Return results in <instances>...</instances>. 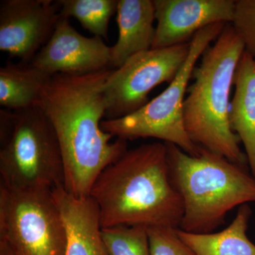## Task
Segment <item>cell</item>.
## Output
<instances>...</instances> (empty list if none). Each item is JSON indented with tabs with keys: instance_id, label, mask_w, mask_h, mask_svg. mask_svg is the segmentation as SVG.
<instances>
[{
	"instance_id": "obj_15",
	"label": "cell",
	"mask_w": 255,
	"mask_h": 255,
	"mask_svg": "<svg viewBox=\"0 0 255 255\" xmlns=\"http://www.w3.org/2000/svg\"><path fill=\"white\" fill-rule=\"evenodd\" d=\"M252 215L250 206L243 204L233 222L222 231L193 233L178 228L176 233L196 255H255V245L247 236Z\"/></svg>"
},
{
	"instance_id": "obj_5",
	"label": "cell",
	"mask_w": 255,
	"mask_h": 255,
	"mask_svg": "<svg viewBox=\"0 0 255 255\" xmlns=\"http://www.w3.org/2000/svg\"><path fill=\"white\" fill-rule=\"evenodd\" d=\"M0 184L11 189L63 187L59 142L38 105L0 111Z\"/></svg>"
},
{
	"instance_id": "obj_19",
	"label": "cell",
	"mask_w": 255,
	"mask_h": 255,
	"mask_svg": "<svg viewBox=\"0 0 255 255\" xmlns=\"http://www.w3.org/2000/svg\"><path fill=\"white\" fill-rule=\"evenodd\" d=\"M231 24L255 60V0H236Z\"/></svg>"
},
{
	"instance_id": "obj_2",
	"label": "cell",
	"mask_w": 255,
	"mask_h": 255,
	"mask_svg": "<svg viewBox=\"0 0 255 255\" xmlns=\"http://www.w3.org/2000/svg\"><path fill=\"white\" fill-rule=\"evenodd\" d=\"M90 196L102 228H180L184 206L171 179L164 142L128 150L97 177Z\"/></svg>"
},
{
	"instance_id": "obj_18",
	"label": "cell",
	"mask_w": 255,
	"mask_h": 255,
	"mask_svg": "<svg viewBox=\"0 0 255 255\" xmlns=\"http://www.w3.org/2000/svg\"><path fill=\"white\" fill-rule=\"evenodd\" d=\"M102 237L108 255H150L147 226L102 228Z\"/></svg>"
},
{
	"instance_id": "obj_6",
	"label": "cell",
	"mask_w": 255,
	"mask_h": 255,
	"mask_svg": "<svg viewBox=\"0 0 255 255\" xmlns=\"http://www.w3.org/2000/svg\"><path fill=\"white\" fill-rule=\"evenodd\" d=\"M226 24L214 23L198 31L191 39L185 63L168 87L135 113L122 119L102 121V128L127 141L153 137L174 144L189 155H200L204 148L191 141L184 127V102L198 60Z\"/></svg>"
},
{
	"instance_id": "obj_7",
	"label": "cell",
	"mask_w": 255,
	"mask_h": 255,
	"mask_svg": "<svg viewBox=\"0 0 255 255\" xmlns=\"http://www.w3.org/2000/svg\"><path fill=\"white\" fill-rule=\"evenodd\" d=\"M0 241L15 255H65L66 229L53 189L0 184Z\"/></svg>"
},
{
	"instance_id": "obj_13",
	"label": "cell",
	"mask_w": 255,
	"mask_h": 255,
	"mask_svg": "<svg viewBox=\"0 0 255 255\" xmlns=\"http://www.w3.org/2000/svg\"><path fill=\"white\" fill-rule=\"evenodd\" d=\"M117 13L119 38L111 47L110 67L114 69L152 49L156 33L153 0H119Z\"/></svg>"
},
{
	"instance_id": "obj_3",
	"label": "cell",
	"mask_w": 255,
	"mask_h": 255,
	"mask_svg": "<svg viewBox=\"0 0 255 255\" xmlns=\"http://www.w3.org/2000/svg\"><path fill=\"white\" fill-rule=\"evenodd\" d=\"M245 52L243 41L227 23L193 71L184 102V123L191 141L203 148L248 167L241 140L229 122L231 92L235 73Z\"/></svg>"
},
{
	"instance_id": "obj_21",
	"label": "cell",
	"mask_w": 255,
	"mask_h": 255,
	"mask_svg": "<svg viewBox=\"0 0 255 255\" xmlns=\"http://www.w3.org/2000/svg\"><path fill=\"white\" fill-rule=\"evenodd\" d=\"M0 255H15L4 242L0 241Z\"/></svg>"
},
{
	"instance_id": "obj_9",
	"label": "cell",
	"mask_w": 255,
	"mask_h": 255,
	"mask_svg": "<svg viewBox=\"0 0 255 255\" xmlns=\"http://www.w3.org/2000/svg\"><path fill=\"white\" fill-rule=\"evenodd\" d=\"M60 9L53 0L0 1V50L31 63L54 32Z\"/></svg>"
},
{
	"instance_id": "obj_14",
	"label": "cell",
	"mask_w": 255,
	"mask_h": 255,
	"mask_svg": "<svg viewBox=\"0 0 255 255\" xmlns=\"http://www.w3.org/2000/svg\"><path fill=\"white\" fill-rule=\"evenodd\" d=\"M233 86L230 125L244 145L248 166L255 177V60L246 51L238 64Z\"/></svg>"
},
{
	"instance_id": "obj_16",
	"label": "cell",
	"mask_w": 255,
	"mask_h": 255,
	"mask_svg": "<svg viewBox=\"0 0 255 255\" xmlns=\"http://www.w3.org/2000/svg\"><path fill=\"white\" fill-rule=\"evenodd\" d=\"M52 77L31 63L8 61L0 68V105L19 111L38 105Z\"/></svg>"
},
{
	"instance_id": "obj_12",
	"label": "cell",
	"mask_w": 255,
	"mask_h": 255,
	"mask_svg": "<svg viewBox=\"0 0 255 255\" xmlns=\"http://www.w3.org/2000/svg\"><path fill=\"white\" fill-rule=\"evenodd\" d=\"M67 232L65 255H108L98 208L90 196L75 197L63 187L53 189Z\"/></svg>"
},
{
	"instance_id": "obj_17",
	"label": "cell",
	"mask_w": 255,
	"mask_h": 255,
	"mask_svg": "<svg viewBox=\"0 0 255 255\" xmlns=\"http://www.w3.org/2000/svg\"><path fill=\"white\" fill-rule=\"evenodd\" d=\"M119 0H58L61 17L76 18L94 36L107 38L110 18Z\"/></svg>"
},
{
	"instance_id": "obj_1",
	"label": "cell",
	"mask_w": 255,
	"mask_h": 255,
	"mask_svg": "<svg viewBox=\"0 0 255 255\" xmlns=\"http://www.w3.org/2000/svg\"><path fill=\"white\" fill-rule=\"evenodd\" d=\"M112 71L53 75L38 103L59 142L63 188L75 197H89L100 174L128 150L127 140H113L101 127L107 111L104 87Z\"/></svg>"
},
{
	"instance_id": "obj_8",
	"label": "cell",
	"mask_w": 255,
	"mask_h": 255,
	"mask_svg": "<svg viewBox=\"0 0 255 255\" xmlns=\"http://www.w3.org/2000/svg\"><path fill=\"white\" fill-rule=\"evenodd\" d=\"M189 50L190 43L150 49L134 55L121 68L112 70L104 87L106 120L124 118L147 105L153 89L173 81Z\"/></svg>"
},
{
	"instance_id": "obj_11",
	"label": "cell",
	"mask_w": 255,
	"mask_h": 255,
	"mask_svg": "<svg viewBox=\"0 0 255 255\" xmlns=\"http://www.w3.org/2000/svg\"><path fill=\"white\" fill-rule=\"evenodd\" d=\"M155 41L152 49L187 43L198 31L217 23H231L236 0H153Z\"/></svg>"
},
{
	"instance_id": "obj_20",
	"label": "cell",
	"mask_w": 255,
	"mask_h": 255,
	"mask_svg": "<svg viewBox=\"0 0 255 255\" xmlns=\"http://www.w3.org/2000/svg\"><path fill=\"white\" fill-rule=\"evenodd\" d=\"M150 255H196L177 236L176 229L147 227Z\"/></svg>"
},
{
	"instance_id": "obj_4",
	"label": "cell",
	"mask_w": 255,
	"mask_h": 255,
	"mask_svg": "<svg viewBox=\"0 0 255 255\" xmlns=\"http://www.w3.org/2000/svg\"><path fill=\"white\" fill-rule=\"evenodd\" d=\"M164 144L171 179L184 206L179 229L213 233L230 211L255 202V177L248 167L204 148L200 155L191 156L174 144Z\"/></svg>"
},
{
	"instance_id": "obj_10",
	"label": "cell",
	"mask_w": 255,
	"mask_h": 255,
	"mask_svg": "<svg viewBox=\"0 0 255 255\" xmlns=\"http://www.w3.org/2000/svg\"><path fill=\"white\" fill-rule=\"evenodd\" d=\"M110 63L111 47L102 38L82 36L68 18L60 17L49 41L30 63L53 76L97 73L108 69Z\"/></svg>"
}]
</instances>
